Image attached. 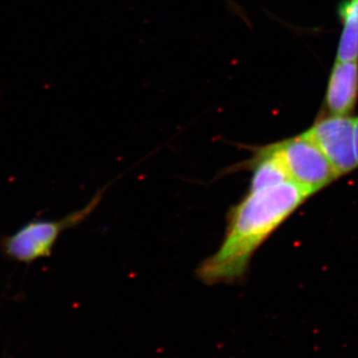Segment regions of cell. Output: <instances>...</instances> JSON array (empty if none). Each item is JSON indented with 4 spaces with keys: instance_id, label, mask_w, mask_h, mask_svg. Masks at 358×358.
Returning <instances> with one entry per match:
<instances>
[{
    "instance_id": "obj_7",
    "label": "cell",
    "mask_w": 358,
    "mask_h": 358,
    "mask_svg": "<svg viewBox=\"0 0 358 358\" xmlns=\"http://www.w3.org/2000/svg\"><path fill=\"white\" fill-rule=\"evenodd\" d=\"M338 16L343 29L339 37L336 59H358V0L343 1L339 6Z\"/></svg>"
},
{
    "instance_id": "obj_8",
    "label": "cell",
    "mask_w": 358,
    "mask_h": 358,
    "mask_svg": "<svg viewBox=\"0 0 358 358\" xmlns=\"http://www.w3.org/2000/svg\"><path fill=\"white\" fill-rule=\"evenodd\" d=\"M355 138H357V150L358 157V117H355Z\"/></svg>"
},
{
    "instance_id": "obj_5",
    "label": "cell",
    "mask_w": 358,
    "mask_h": 358,
    "mask_svg": "<svg viewBox=\"0 0 358 358\" xmlns=\"http://www.w3.org/2000/svg\"><path fill=\"white\" fill-rule=\"evenodd\" d=\"M358 103V59H336L327 81L324 112L353 115Z\"/></svg>"
},
{
    "instance_id": "obj_4",
    "label": "cell",
    "mask_w": 358,
    "mask_h": 358,
    "mask_svg": "<svg viewBox=\"0 0 358 358\" xmlns=\"http://www.w3.org/2000/svg\"><path fill=\"white\" fill-rule=\"evenodd\" d=\"M305 134L322 150L339 176L358 169L355 117L322 113Z\"/></svg>"
},
{
    "instance_id": "obj_3",
    "label": "cell",
    "mask_w": 358,
    "mask_h": 358,
    "mask_svg": "<svg viewBox=\"0 0 358 358\" xmlns=\"http://www.w3.org/2000/svg\"><path fill=\"white\" fill-rule=\"evenodd\" d=\"M292 182L310 196L341 176L319 145L305 133L274 143Z\"/></svg>"
},
{
    "instance_id": "obj_2",
    "label": "cell",
    "mask_w": 358,
    "mask_h": 358,
    "mask_svg": "<svg viewBox=\"0 0 358 358\" xmlns=\"http://www.w3.org/2000/svg\"><path fill=\"white\" fill-rule=\"evenodd\" d=\"M100 190L86 206L57 220L28 221L13 234L0 238V254L8 260L31 264L51 256L59 238L71 228L76 227L98 208L103 199Z\"/></svg>"
},
{
    "instance_id": "obj_1",
    "label": "cell",
    "mask_w": 358,
    "mask_h": 358,
    "mask_svg": "<svg viewBox=\"0 0 358 358\" xmlns=\"http://www.w3.org/2000/svg\"><path fill=\"white\" fill-rule=\"evenodd\" d=\"M310 197L292 181L248 189L228 210L222 242L200 263L197 279L207 286L244 280L256 252Z\"/></svg>"
},
{
    "instance_id": "obj_6",
    "label": "cell",
    "mask_w": 358,
    "mask_h": 358,
    "mask_svg": "<svg viewBox=\"0 0 358 358\" xmlns=\"http://www.w3.org/2000/svg\"><path fill=\"white\" fill-rule=\"evenodd\" d=\"M240 171L252 173L249 189L272 187L291 181L274 143L252 148V157L248 160L228 169L229 173Z\"/></svg>"
}]
</instances>
